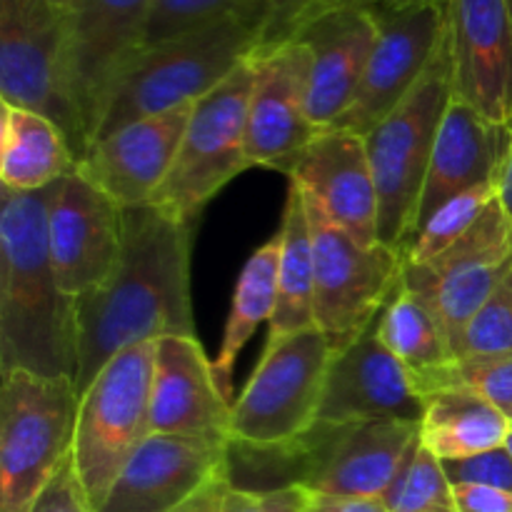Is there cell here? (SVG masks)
I'll return each instance as SVG.
<instances>
[{"instance_id":"14","label":"cell","mask_w":512,"mask_h":512,"mask_svg":"<svg viewBox=\"0 0 512 512\" xmlns=\"http://www.w3.org/2000/svg\"><path fill=\"white\" fill-rule=\"evenodd\" d=\"M310 48L300 40L253 53L255 78L248 105L250 168L290 173L298 155L320 135L308 113Z\"/></svg>"},{"instance_id":"12","label":"cell","mask_w":512,"mask_h":512,"mask_svg":"<svg viewBox=\"0 0 512 512\" xmlns=\"http://www.w3.org/2000/svg\"><path fill=\"white\" fill-rule=\"evenodd\" d=\"M378 25L373 53L353 105L333 128L368 135L415 90L448 33V3L370 13ZM330 130V128H328Z\"/></svg>"},{"instance_id":"35","label":"cell","mask_w":512,"mask_h":512,"mask_svg":"<svg viewBox=\"0 0 512 512\" xmlns=\"http://www.w3.org/2000/svg\"><path fill=\"white\" fill-rule=\"evenodd\" d=\"M443 468L453 485H485V488L512 493V453L508 445L473 455V458L450 460V463H443Z\"/></svg>"},{"instance_id":"38","label":"cell","mask_w":512,"mask_h":512,"mask_svg":"<svg viewBox=\"0 0 512 512\" xmlns=\"http://www.w3.org/2000/svg\"><path fill=\"white\" fill-rule=\"evenodd\" d=\"M318 0H268V25H265L263 45H278L285 40L293 38L298 33V28L303 25V20L308 18V13L313 10V5Z\"/></svg>"},{"instance_id":"7","label":"cell","mask_w":512,"mask_h":512,"mask_svg":"<svg viewBox=\"0 0 512 512\" xmlns=\"http://www.w3.org/2000/svg\"><path fill=\"white\" fill-rule=\"evenodd\" d=\"M253 55L193 105L173 170L155 205L195 225L205 205L243 170L248 160V105L253 93Z\"/></svg>"},{"instance_id":"17","label":"cell","mask_w":512,"mask_h":512,"mask_svg":"<svg viewBox=\"0 0 512 512\" xmlns=\"http://www.w3.org/2000/svg\"><path fill=\"white\" fill-rule=\"evenodd\" d=\"M228 443L150 433L120 470L98 512L178 510L210 480L228 473Z\"/></svg>"},{"instance_id":"36","label":"cell","mask_w":512,"mask_h":512,"mask_svg":"<svg viewBox=\"0 0 512 512\" xmlns=\"http://www.w3.org/2000/svg\"><path fill=\"white\" fill-rule=\"evenodd\" d=\"M33 512H95L78 473H75L73 455H68V460L60 465L55 478L50 480L45 493L35 503Z\"/></svg>"},{"instance_id":"3","label":"cell","mask_w":512,"mask_h":512,"mask_svg":"<svg viewBox=\"0 0 512 512\" xmlns=\"http://www.w3.org/2000/svg\"><path fill=\"white\" fill-rule=\"evenodd\" d=\"M265 25L268 15H233L140 48L105 98L93 143L135 120L198 103L263 45Z\"/></svg>"},{"instance_id":"4","label":"cell","mask_w":512,"mask_h":512,"mask_svg":"<svg viewBox=\"0 0 512 512\" xmlns=\"http://www.w3.org/2000/svg\"><path fill=\"white\" fill-rule=\"evenodd\" d=\"M455 100L448 33L413 93L365 135L380 203V243L400 250L418 225L420 195L445 113Z\"/></svg>"},{"instance_id":"13","label":"cell","mask_w":512,"mask_h":512,"mask_svg":"<svg viewBox=\"0 0 512 512\" xmlns=\"http://www.w3.org/2000/svg\"><path fill=\"white\" fill-rule=\"evenodd\" d=\"M123 210L78 168L55 185L48 208V248L60 288L70 300L98 290L118 265Z\"/></svg>"},{"instance_id":"5","label":"cell","mask_w":512,"mask_h":512,"mask_svg":"<svg viewBox=\"0 0 512 512\" xmlns=\"http://www.w3.org/2000/svg\"><path fill=\"white\" fill-rule=\"evenodd\" d=\"M0 512H33L73 453L78 388L28 370L0 375Z\"/></svg>"},{"instance_id":"33","label":"cell","mask_w":512,"mask_h":512,"mask_svg":"<svg viewBox=\"0 0 512 512\" xmlns=\"http://www.w3.org/2000/svg\"><path fill=\"white\" fill-rule=\"evenodd\" d=\"M495 355H512V270L473 315L458 348V360Z\"/></svg>"},{"instance_id":"27","label":"cell","mask_w":512,"mask_h":512,"mask_svg":"<svg viewBox=\"0 0 512 512\" xmlns=\"http://www.w3.org/2000/svg\"><path fill=\"white\" fill-rule=\"evenodd\" d=\"M283 250L278 265V298L270 320L265 345H278L290 335L318 328L315 320V268H313V238H310V218L305 195L298 183L290 180L285 198Z\"/></svg>"},{"instance_id":"40","label":"cell","mask_w":512,"mask_h":512,"mask_svg":"<svg viewBox=\"0 0 512 512\" xmlns=\"http://www.w3.org/2000/svg\"><path fill=\"white\" fill-rule=\"evenodd\" d=\"M458 512H512V493L485 485H455Z\"/></svg>"},{"instance_id":"28","label":"cell","mask_w":512,"mask_h":512,"mask_svg":"<svg viewBox=\"0 0 512 512\" xmlns=\"http://www.w3.org/2000/svg\"><path fill=\"white\" fill-rule=\"evenodd\" d=\"M280 250H283V235L278 233L260 245L245 263L240 273L238 285L233 293L228 323L223 330V343L218 355L213 358L215 378L220 390L230 403H235L233 395V370L235 360L243 353L245 345L255 335V330L263 323H270L275 313V298H278V265Z\"/></svg>"},{"instance_id":"6","label":"cell","mask_w":512,"mask_h":512,"mask_svg":"<svg viewBox=\"0 0 512 512\" xmlns=\"http://www.w3.org/2000/svg\"><path fill=\"white\" fill-rule=\"evenodd\" d=\"M155 343L120 350L78 400L70 455L95 512L105 503L130 455L150 435Z\"/></svg>"},{"instance_id":"24","label":"cell","mask_w":512,"mask_h":512,"mask_svg":"<svg viewBox=\"0 0 512 512\" xmlns=\"http://www.w3.org/2000/svg\"><path fill=\"white\" fill-rule=\"evenodd\" d=\"M418 440L420 423L408 420L343 425L305 490L348 498H383Z\"/></svg>"},{"instance_id":"11","label":"cell","mask_w":512,"mask_h":512,"mask_svg":"<svg viewBox=\"0 0 512 512\" xmlns=\"http://www.w3.org/2000/svg\"><path fill=\"white\" fill-rule=\"evenodd\" d=\"M512 270V220L500 198L455 245L428 263H403V288L428 303L458 358L465 328Z\"/></svg>"},{"instance_id":"23","label":"cell","mask_w":512,"mask_h":512,"mask_svg":"<svg viewBox=\"0 0 512 512\" xmlns=\"http://www.w3.org/2000/svg\"><path fill=\"white\" fill-rule=\"evenodd\" d=\"M508 150V125L490 123L478 110L455 98L435 138L425 188L420 195L415 233L440 205L453 200L455 195L483 185H498Z\"/></svg>"},{"instance_id":"26","label":"cell","mask_w":512,"mask_h":512,"mask_svg":"<svg viewBox=\"0 0 512 512\" xmlns=\"http://www.w3.org/2000/svg\"><path fill=\"white\" fill-rule=\"evenodd\" d=\"M512 420L490 400L470 390H440L428 395L420 420V443L440 460H465L508 445Z\"/></svg>"},{"instance_id":"21","label":"cell","mask_w":512,"mask_h":512,"mask_svg":"<svg viewBox=\"0 0 512 512\" xmlns=\"http://www.w3.org/2000/svg\"><path fill=\"white\" fill-rule=\"evenodd\" d=\"M233 403L220 390L213 360L195 335L155 343L150 433L230 440Z\"/></svg>"},{"instance_id":"37","label":"cell","mask_w":512,"mask_h":512,"mask_svg":"<svg viewBox=\"0 0 512 512\" xmlns=\"http://www.w3.org/2000/svg\"><path fill=\"white\" fill-rule=\"evenodd\" d=\"M310 490L293 488L270 490V493H248V490H230L223 512H305Z\"/></svg>"},{"instance_id":"43","label":"cell","mask_w":512,"mask_h":512,"mask_svg":"<svg viewBox=\"0 0 512 512\" xmlns=\"http://www.w3.org/2000/svg\"><path fill=\"white\" fill-rule=\"evenodd\" d=\"M508 128H510V150H508V158H505L503 173H500V180H498V198L500 203H503L508 218L512 220V120L508 123Z\"/></svg>"},{"instance_id":"29","label":"cell","mask_w":512,"mask_h":512,"mask_svg":"<svg viewBox=\"0 0 512 512\" xmlns=\"http://www.w3.org/2000/svg\"><path fill=\"white\" fill-rule=\"evenodd\" d=\"M378 335L385 348L415 375L425 398L455 363V350L425 300L403 288L393 295L378 318Z\"/></svg>"},{"instance_id":"41","label":"cell","mask_w":512,"mask_h":512,"mask_svg":"<svg viewBox=\"0 0 512 512\" xmlns=\"http://www.w3.org/2000/svg\"><path fill=\"white\" fill-rule=\"evenodd\" d=\"M305 512H388L383 498H348V495L310 493Z\"/></svg>"},{"instance_id":"15","label":"cell","mask_w":512,"mask_h":512,"mask_svg":"<svg viewBox=\"0 0 512 512\" xmlns=\"http://www.w3.org/2000/svg\"><path fill=\"white\" fill-rule=\"evenodd\" d=\"M150 8L153 0H78L65 10L70 93L88 148L115 78L143 48Z\"/></svg>"},{"instance_id":"10","label":"cell","mask_w":512,"mask_h":512,"mask_svg":"<svg viewBox=\"0 0 512 512\" xmlns=\"http://www.w3.org/2000/svg\"><path fill=\"white\" fill-rule=\"evenodd\" d=\"M333 355L320 328L265 345L258 368L233 403L230 440L283 443L313 430Z\"/></svg>"},{"instance_id":"44","label":"cell","mask_w":512,"mask_h":512,"mask_svg":"<svg viewBox=\"0 0 512 512\" xmlns=\"http://www.w3.org/2000/svg\"><path fill=\"white\" fill-rule=\"evenodd\" d=\"M50 3H53V5H58L60 10H70V8H73L75 3H78V0H50Z\"/></svg>"},{"instance_id":"30","label":"cell","mask_w":512,"mask_h":512,"mask_svg":"<svg viewBox=\"0 0 512 512\" xmlns=\"http://www.w3.org/2000/svg\"><path fill=\"white\" fill-rule=\"evenodd\" d=\"M383 503L388 512H458L455 485L443 463L420 440L383 495Z\"/></svg>"},{"instance_id":"31","label":"cell","mask_w":512,"mask_h":512,"mask_svg":"<svg viewBox=\"0 0 512 512\" xmlns=\"http://www.w3.org/2000/svg\"><path fill=\"white\" fill-rule=\"evenodd\" d=\"M495 198H498V185H483V188L455 195L453 200L440 205L410 240L403 253V263L420 265L438 258L450 245L458 243L465 233H470V228L478 223L480 215L488 210V205Z\"/></svg>"},{"instance_id":"45","label":"cell","mask_w":512,"mask_h":512,"mask_svg":"<svg viewBox=\"0 0 512 512\" xmlns=\"http://www.w3.org/2000/svg\"><path fill=\"white\" fill-rule=\"evenodd\" d=\"M508 450H510V453H512V435H510V438H508Z\"/></svg>"},{"instance_id":"32","label":"cell","mask_w":512,"mask_h":512,"mask_svg":"<svg viewBox=\"0 0 512 512\" xmlns=\"http://www.w3.org/2000/svg\"><path fill=\"white\" fill-rule=\"evenodd\" d=\"M233 15H270L268 0H153L143 48L208 28Z\"/></svg>"},{"instance_id":"34","label":"cell","mask_w":512,"mask_h":512,"mask_svg":"<svg viewBox=\"0 0 512 512\" xmlns=\"http://www.w3.org/2000/svg\"><path fill=\"white\" fill-rule=\"evenodd\" d=\"M440 390H470L490 400L512 420V355L455 360L433 385L430 395Z\"/></svg>"},{"instance_id":"39","label":"cell","mask_w":512,"mask_h":512,"mask_svg":"<svg viewBox=\"0 0 512 512\" xmlns=\"http://www.w3.org/2000/svg\"><path fill=\"white\" fill-rule=\"evenodd\" d=\"M445 3H450V0H318V3L313 5V10L308 13V18L303 20V25L308 23V20L318 18V15L333 13V10H363V13H388V10L415 8V5H445ZM303 25H300V28H303Z\"/></svg>"},{"instance_id":"16","label":"cell","mask_w":512,"mask_h":512,"mask_svg":"<svg viewBox=\"0 0 512 512\" xmlns=\"http://www.w3.org/2000/svg\"><path fill=\"white\" fill-rule=\"evenodd\" d=\"M428 398L415 375L385 348L378 320L340 348L325 380L318 423L355 425L370 420L420 423Z\"/></svg>"},{"instance_id":"20","label":"cell","mask_w":512,"mask_h":512,"mask_svg":"<svg viewBox=\"0 0 512 512\" xmlns=\"http://www.w3.org/2000/svg\"><path fill=\"white\" fill-rule=\"evenodd\" d=\"M288 178L358 243H380L378 185L363 135L340 128L323 130L298 155Z\"/></svg>"},{"instance_id":"42","label":"cell","mask_w":512,"mask_h":512,"mask_svg":"<svg viewBox=\"0 0 512 512\" xmlns=\"http://www.w3.org/2000/svg\"><path fill=\"white\" fill-rule=\"evenodd\" d=\"M230 490H233V485H230L228 473H223L218 475V478L210 480V483L205 485V488H200L188 503H183L173 512H223Z\"/></svg>"},{"instance_id":"1","label":"cell","mask_w":512,"mask_h":512,"mask_svg":"<svg viewBox=\"0 0 512 512\" xmlns=\"http://www.w3.org/2000/svg\"><path fill=\"white\" fill-rule=\"evenodd\" d=\"M123 213L118 265L98 290L75 300L78 395L120 350L170 335H195L190 295L193 225L155 203Z\"/></svg>"},{"instance_id":"19","label":"cell","mask_w":512,"mask_h":512,"mask_svg":"<svg viewBox=\"0 0 512 512\" xmlns=\"http://www.w3.org/2000/svg\"><path fill=\"white\" fill-rule=\"evenodd\" d=\"M193 105L123 125L90 143L75 168L120 208L153 203L178 158Z\"/></svg>"},{"instance_id":"25","label":"cell","mask_w":512,"mask_h":512,"mask_svg":"<svg viewBox=\"0 0 512 512\" xmlns=\"http://www.w3.org/2000/svg\"><path fill=\"white\" fill-rule=\"evenodd\" d=\"M0 105V185L35 193L68 178L78 158L65 130L43 113Z\"/></svg>"},{"instance_id":"46","label":"cell","mask_w":512,"mask_h":512,"mask_svg":"<svg viewBox=\"0 0 512 512\" xmlns=\"http://www.w3.org/2000/svg\"><path fill=\"white\" fill-rule=\"evenodd\" d=\"M508 8H510V15H512V0H508Z\"/></svg>"},{"instance_id":"8","label":"cell","mask_w":512,"mask_h":512,"mask_svg":"<svg viewBox=\"0 0 512 512\" xmlns=\"http://www.w3.org/2000/svg\"><path fill=\"white\" fill-rule=\"evenodd\" d=\"M0 103L48 115L83 158V125L68 75L65 10L50 0H0Z\"/></svg>"},{"instance_id":"22","label":"cell","mask_w":512,"mask_h":512,"mask_svg":"<svg viewBox=\"0 0 512 512\" xmlns=\"http://www.w3.org/2000/svg\"><path fill=\"white\" fill-rule=\"evenodd\" d=\"M293 38L310 48L308 113L323 133L353 105L378 38V25L363 10H333L308 20Z\"/></svg>"},{"instance_id":"18","label":"cell","mask_w":512,"mask_h":512,"mask_svg":"<svg viewBox=\"0 0 512 512\" xmlns=\"http://www.w3.org/2000/svg\"><path fill=\"white\" fill-rule=\"evenodd\" d=\"M455 98L490 123L512 120V15L508 0H450Z\"/></svg>"},{"instance_id":"2","label":"cell","mask_w":512,"mask_h":512,"mask_svg":"<svg viewBox=\"0 0 512 512\" xmlns=\"http://www.w3.org/2000/svg\"><path fill=\"white\" fill-rule=\"evenodd\" d=\"M55 185L35 193L0 190V375L28 370L75 383V300L60 288L48 248Z\"/></svg>"},{"instance_id":"9","label":"cell","mask_w":512,"mask_h":512,"mask_svg":"<svg viewBox=\"0 0 512 512\" xmlns=\"http://www.w3.org/2000/svg\"><path fill=\"white\" fill-rule=\"evenodd\" d=\"M305 205L313 238L315 320L338 353L380 318L400 290L403 253L383 243H358L308 198Z\"/></svg>"}]
</instances>
